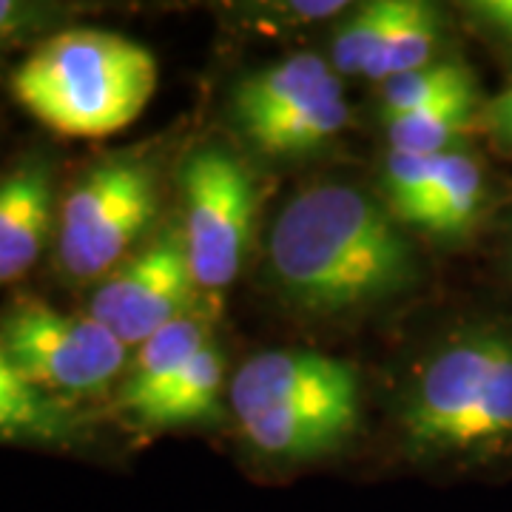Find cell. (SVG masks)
Instances as JSON below:
<instances>
[{"instance_id":"7a4b0ae2","label":"cell","mask_w":512,"mask_h":512,"mask_svg":"<svg viewBox=\"0 0 512 512\" xmlns=\"http://www.w3.org/2000/svg\"><path fill=\"white\" fill-rule=\"evenodd\" d=\"M410 456L458 470L512 461V319L476 316L421 356L402 393Z\"/></svg>"},{"instance_id":"7402d4cb","label":"cell","mask_w":512,"mask_h":512,"mask_svg":"<svg viewBox=\"0 0 512 512\" xmlns=\"http://www.w3.org/2000/svg\"><path fill=\"white\" fill-rule=\"evenodd\" d=\"M470 18L476 20L478 29L490 35L495 43L512 52V0H484L467 6Z\"/></svg>"},{"instance_id":"8992f818","label":"cell","mask_w":512,"mask_h":512,"mask_svg":"<svg viewBox=\"0 0 512 512\" xmlns=\"http://www.w3.org/2000/svg\"><path fill=\"white\" fill-rule=\"evenodd\" d=\"M0 348L49 396H94L126 373L128 348L92 316L20 296L0 319Z\"/></svg>"},{"instance_id":"9c48e42d","label":"cell","mask_w":512,"mask_h":512,"mask_svg":"<svg viewBox=\"0 0 512 512\" xmlns=\"http://www.w3.org/2000/svg\"><path fill=\"white\" fill-rule=\"evenodd\" d=\"M55 228V174L43 157L0 177V285L35 268Z\"/></svg>"},{"instance_id":"3957f363","label":"cell","mask_w":512,"mask_h":512,"mask_svg":"<svg viewBox=\"0 0 512 512\" xmlns=\"http://www.w3.org/2000/svg\"><path fill=\"white\" fill-rule=\"evenodd\" d=\"M157 80V57L143 43L83 26L43 40L12 74V94L63 137H109L146 111Z\"/></svg>"},{"instance_id":"d4e9b609","label":"cell","mask_w":512,"mask_h":512,"mask_svg":"<svg viewBox=\"0 0 512 512\" xmlns=\"http://www.w3.org/2000/svg\"><path fill=\"white\" fill-rule=\"evenodd\" d=\"M504 265H507V274L512 279V220L507 225V237H504Z\"/></svg>"},{"instance_id":"ba28073f","label":"cell","mask_w":512,"mask_h":512,"mask_svg":"<svg viewBox=\"0 0 512 512\" xmlns=\"http://www.w3.org/2000/svg\"><path fill=\"white\" fill-rule=\"evenodd\" d=\"M231 404L239 421L259 413H359V379L348 362L319 350H265L237 370Z\"/></svg>"},{"instance_id":"5b68a950","label":"cell","mask_w":512,"mask_h":512,"mask_svg":"<svg viewBox=\"0 0 512 512\" xmlns=\"http://www.w3.org/2000/svg\"><path fill=\"white\" fill-rule=\"evenodd\" d=\"M183 242L197 288L220 293L237 282L245 265L259 188L248 165L217 143L191 148L180 163Z\"/></svg>"},{"instance_id":"44dd1931","label":"cell","mask_w":512,"mask_h":512,"mask_svg":"<svg viewBox=\"0 0 512 512\" xmlns=\"http://www.w3.org/2000/svg\"><path fill=\"white\" fill-rule=\"evenodd\" d=\"M436 157L424 154H407V151H390L382 168V194L387 211L404 225H413L419 217L424 197L430 191L433 174H436Z\"/></svg>"},{"instance_id":"7c38bea8","label":"cell","mask_w":512,"mask_h":512,"mask_svg":"<svg viewBox=\"0 0 512 512\" xmlns=\"http://www.w3.org/2000/svg\"><path fill=\"white\" fill-rule=\"evenodd\" d=\"M359 413L308 410V413H259L239 421L248 444L276 461H311L336 453L353 436Z\"/></svg>"},{"instance_id":"603a6c76","label":"cell","mask_w":512,"mask_h":512,"mask_svg":"<svg viewBox=\"0 0 512 512\" xmlns=\"http://www.w3.org/2000/svg\"><path fill=\"white\" fill-rule=\"evenodd\" d=\"M481 126H484L487 137L493 140V146L498 151L512 154V86L484 106Z\"/></svg>"},{"instance_id":"ac0fdd59","label":"cell","mask_w":512,"mask_h":512,"mask_svg":"<svg viewBox=\"0 0 512 512\" xmlns=\"http://www.w3.org/2000/svg\"><path fill=\"white\" fill-rule=\"evenodd\" d=\"M350 123V106L345 94H330L311 106L282 114L271 123L245 131V137L265 154H279V157H293L305 154L316 146L328 143L339 131H345Z\"/></svg>"},{"instance_id":"e0dca14e","label":"cell","mask_w":512,"mask_h":512,"mask_svg":"<svg viewBox=\"0 0 512 512\" xmlns=\"http://www.w3.org/2000/svg\"><path fill=\"white\" fill-rule=\"evenodd\" d=\"M478 117V92L447 97L436 106L384 120L390 151L436 157L461 146V137L470 131Z\"/></svg>"},{"instance_id":"2e32d148","label":"cell","mask_w":512,"mask_h":512,"mask_svg":"<svg viewBox=\"0 0 512 512\" xmlns=\"http://www.w3.org/2000/svg\"><path fill=\"white\" fill-rule=\"evenodd\" d=\"M439 37L441 15L436 6L421 0H393V15L384 29L382 46L365 77L384 83L399 74L430 66Z\"/></svg>"},{"instance_id":"6da1fadb","label":"cell","mask_w":512,"mask_h":512,"mask_svg":"<svg viewBox=\"0 0 512 512\" xmlns=\"http://www.w3.org/2000/svg\"><path fill=\"white\" fill-rule=\"evenodd\" d=\"M268 268L293 308H370L419 285V256L387 205L345 183L313 185L276 217Z\"/></svg>"},{"instance_id":"8fae6325","label":"cell","mask_w":512,"mask_h":512,"mask_svg":"<svg viewBox=\"0 0 512 512\" xmlns=\"http://www.w3.org/2000/svg\"><path fill=\"white\" fill-rule=\"evenodd\" d=\"M490 205L487 168L470 148L456 146L439 154L436 174L413 228L447 242L470 237Z\"/></svg>"},{"instance_id":"d6986e66","label":"cell","mask_w":512,"mask_h":512,"mask_svg":"<svg viewBox=\"0 0 512 512\" xmlns=\"http://www.w3.org/2000/svg\"><path fill=\"white\" fill-rule=\"evenodd\" d=\"M476 89V74L456 60H436L424 69L399 74L382 83V123L404 114L436 106L447 97L470 94Z\"/></svg>"},{"instance_id":"4fadbf2b","label":"cell","mask_w":512,"mask_h":512,"mask_svg":"<svg viewBox=\"0 0 512 512\" xmlns=\"http://www.w3.org/2000/svg\"><path fill=\"white\" fill-rule=\"evenodd\" d=\"M205 345H208V325L194 313H185L183 319L154 333L128 359L123 387H120V407L134 419L183 373L185 365Z\"/></svg>"},{"instance_id":"277c9868","label":"cell","mask_w":512,"mask_h":512,"mask_svg":"<svg viewBox=\"0 0 512 512\" xmlns=\"http://www.w3.org/2000/svg\"><path fill=\"white\" fill-rule=\"evenodd\" d=\"M157 217L154 168L134 154L94 163L57 214V262L72 279H100L123 265Z\"/></svg>"},{"instance_id":"cb8c5ba5","label":"cell","mask_w":512,"mask_h":512,"mask_svg":"<svg viewBox=\"0 0 512 512\" xmlns=\"http://www.w3.org/2000/svg\"><path fill=\"white\" fill-rule=\"evenodd\" d=\"M43 20V9L32 3H15V0H0V49L15 43L23 32L35 29Z\"/></svg>"},{"instance_id":"5bb4252c","label":"cell","mask_w":512,"mask_h":512,"mask_svg":"<svg viewBox=\"0 0 512 512\" xmlns=\"http://www.w3.org/2000/svg\"><path fill=\"white\" fill-rule=\"evenodd\" d=\"M77 430L72 407L35 387L0 348V439L72 444Z\"/></svg>"},{"instance_id":"30bf717a","label":"cell","mask_w":512,"mask_h":512,"mask_svg":"<svg viewBox=\"0 0 512 512\" xmlns=\"http://www.w3.org/2000/svg\"><path fill=\"white\" fill-rule=\"evenodd\" d=\"M342 94V80L328 60L313 52L285 57L274 66L242 77L234 89V117L242 134L282 114L311 106L322 97Z\"/></svg>"},{"instance_id":"ffe728a7","label":"cell","mask_w":512,"mask_h":512,"mask_svg":"<svg viewBox=\"0 0 512 512\" xmlns=\"http://www.w3.org/2000/svg\"><path fill=\"white\" fill-rule=\"evenodd\" d=\"M393 15V0H373L359 6L336 32L330 43V66L339 77L367 74L382 46L384 29Z\"/></svg>"},{"instance_id":"52a82bcc","label":"cell","mask_w":512,"mask_h":512,"mask_svg":"<svg viewBox=\"0 0 512 512\" xmlns=\"http://www.w3.org/2000/svg\"><path fill=\"white\" fill-rule=\"evenodd\" d=\"M197 282L183 234L165 228L154 242L111 271L89 302V316L109 328L126 348H140L154 333L183 319Z\"/></svg>"},{"instance_id":"9a60e30c","label":"cell","mask_w":512,"mask_h":512,"mask_svg":"<svg viewBox=\"0 0 512 512\" xmlns=\"http://www.w3.org/2000/svg\"><path fill=\"white\" fill-rule=\"evenodd\" d=\"M225 379V359L217 345L205 348L185 365V370L146 404L134 421L148 430H174L188 424H202L220 416V390Z\"/></svg>"}]
</instances>
